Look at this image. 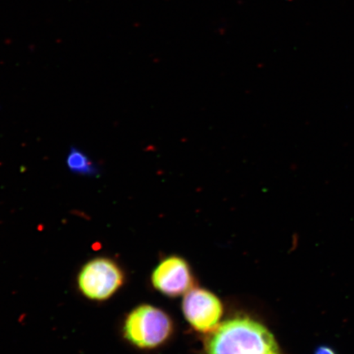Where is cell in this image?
<instances>
[{"instance_id": "6da1fadb", "label": "cell", "mask_w": 354, "mask_h": 354, "mask_svg": "<svg viewBox=\"0 0 354 354\" xmlns=\"http://www.w3.org/2000/svg\"><path fill=\"white\" fill-rule=\"evenodd\" d=\"M207 354H282L267 327L249 317L221 323L205 342Z\"/></svg>"}, {"instance_id": "277c9868", "label": "cell", "mask_w": 354, "mask_h": 354, "mask_svg": "<svg viewBox=\"0 0 354 354\" xmlns=\"http://www.w3.org/2000/svg\"><path fill=\"white\" fill-rule=\"evenodd\" d=\"M183 310L185 319L193 328L207 333L220 324L223 307L220 299L212 292L194 288L185 294Z\"/></svg>"}, {"instance_id": "8992f818", "label": "cell", "mask_w": 354, "mask_h": 354, "mask_svg": "<svg viewBox=\"0 0 354 354\" xmlns=\"http://www.w3.org/2000/svg\"><path fill=\"white\" fill-rule=\"evenodd\" d=\"M66 165L73 174L81 176L97 177L101 171L100 166L77 146H71L66 154Z\"/></svg>"}, {"instance_id": "52a82bcc", "label": "cell", "mask_w": 354, "mask_h": 354, "mask_svg": "<svg viewBox=\"0 0 354 354\" xmlns=\"http://www.w3.org/2000/svg\"><path fill=\"white\" fill-rule=\"evenodd\" d=\"M314 354H336L334 349L329 346H322L318 347L316 349L315 353Z\"/></svg>"}, {"instance_id": "3957f363", "label": "cell", "mask_w": 354, "mask_h": 354, "mask_svg": "<svg viewBox=\"0 0 354 354\" xmlns=\"http://www.w3.org/2000/svg\"><path fill=\"white\" fill-rule=\"evenodd\" d=\"M123 283L122 268L113 260L104 257L88 261L77 277L80 292L93 301L110 299L120 290Z\"/></svg>"}, {"instance_id": "5b68a950", "label": "cell", "mask_w": 354, "mask_h": 354, "mask_svg": "<svg viewBox=\"0 0 354 354\" xmlns=\"http://www.w3.org/2000/svg\"><path fill=\"white\" fill-rule=\"evenodd\" d=\"M151 280L155 289L169 297L187 294L194 284L188 263L176 256L169 257L159 263L152 273Z\"/></svg>"}, {"instance_id": "7a4b0ae2", "label": "cell", "mask_w": 354, "mask_h": 354, "mask_svg": "<svg viewBox=\"0 0 354 354\" xmlns=\"http://www.w3.org/2000/svg\"><path fill=\"white\" fill-rule=\"evenodd\" d=\"M174 325L169 316L152 305L133 309L123 325L124 337L135 347L151 349L160 346L170 337Z\"/></svg>"}]
</instances>
